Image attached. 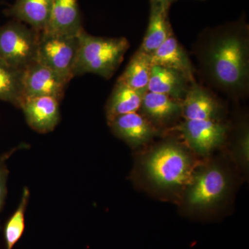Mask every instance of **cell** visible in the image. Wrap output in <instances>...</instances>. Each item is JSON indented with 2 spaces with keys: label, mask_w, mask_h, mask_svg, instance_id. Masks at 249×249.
Listing matches in <instances>:
<instances>
[{
  "label": "cell",
  "mask_w": 249,
  "mask_h": 249,
  "mask_svg": "<svg viewBox=\"0 0 249 249\" xmlns=\"http://www.w3.org/2000/svg\"><path fill=\"white\" fill-rule=\"evenodd\" d=\"M152 65L166 67L183 73L191 82L195 80V69L189 55L178 42L174 32L151 55Z\"/></svg>",
  "instance_id": "12"
},
{
  "label": "cell",
  "mask_w": 249,
  "mask_h": 249,
  "mask_svg": "<svg viewBox=\"0 0 249 249\" xmlns=\"http://www.w3.org/2000/svg\"><path fill=\"white\" fill-rule=\"evenodd\" d=\"M84 30L77 0H53L48 27L44 31L59 35L78 36Z\"/></svg>",
  "instance_id": "13"
},
{
  "label": "cell",
  "mask_w": 249,
  "mask_h": 249,
  "mask_svg": "<svg viewBox=\"0 0 249 249\" xmlns=\"http://www.w3.org/2000/svg\"><path fill=\"white\" fill-rule=\"evenodd\" d=\"M173 31L168 19V11L159 5L150 4L148 25L139 49L152 55Z\"/></svg>",
  "instance_id": "17"
},
{
  "label": "cell",
  "mask_w": 249,
  "mask_h": 249,
  "mask_svg": "<svg viewBox=\"0 0 249 249\" xmlns=\"http://www.w3.org/2000/svg\"><path fill=\"white\" fill-rule=\"evenodd\" d=\"M195 52L201 75L211 86L235 98L248 94L249 27L245 16L205 29Z\"/></svg>",
  "instance_id": "1"
},
{
  "label": "cell",
  "mask_w": 249,
  "mask_h": 249,
  "mask_svg": "<svg viewBox=\"0 0 249 249\" xmlns=\"http://www.w3.org/2000/svg\"><path fill=\"white\" fill-rule=\"evenodd\" d=\"M29 197L30 191L24 188L19 206L5 224L4 235L6 249H14L22 237L25 229V212Z\"/></svg>",
  "instance_id": "21"
},
{
  "label": "cell",
  "mask_w": 249,
  "mask_h": 249,
  "mask_svg": "<svg viewBox=\"0 0 249 249\" xmlns=\"http://www.w3.org/2000/svg\"><path fill=\"white\" fill-rule=\"evenodd\" d=\"M78 47V36L42 31L39 36L36 61L52 69L70 83L74 78Z\"/></svg>",
  "instance_id": "5"
},
{
  "label": "cell",
  "mask_w": 249,
  "mask_h": 249,
  "mask_svg": "<svg viewBox=\"0 0 249 249\" xmlns=\"http://www.w3.org/2000/svg\"><path fill=\"white\" fill-rule=\"evenodd\" d=\"M175 129L200 154L209 153L222 145L228 132L227 125L214 120H185Z\"/></svg>",
  "instance_id": "6"
},
{
  "label": "cell",
  "mask_w": 249,
  "mask_h": 249,
  "mask_svg": "<svg viewBox=\"0 0 249 249\" xmlns=\"http://www.w3.org/2000/svg\"><path fill=\"white\" fill-rule=\"evenodd\" d=\"M191 83L193 82L180 72L159 65H152L147 91L162 93L181 101Z\"/></svg>",
  "instance_id": "14"
},
{
  "label": "cell",
  "mask_w": 249,
  "mask_h": 249,
  "mask_svg": "<svg viewBox=\"0 0 249 249\" xmlns=\"http://www.w3.org/2000/svg\"><path fill=\"white\" fill-rule=\"evenodd\" d=\"M28 124L36 132L46 134L55 128L60 120V101L40 96L25 98L20 107Z\"/></svg>",
  "instance_id": "10"
},
{
  "label": "cell",
  "mask_w": 249,
  "mask_h": 249,
  "mask_svg": "<svg viewBox=\"0 0 249 249\" xmlns=\"http://www.w3.org/2000/svg\"><path fill=\"white\" fill-rule=\"evenodd\" d=\"M24 71L11 66L0 58V101L20 107L24 101Z\"/></svg>",
  "instance_id": "20"
},
{
  "label": "cell",
  "mask_w": 249,
  "mask_h": 249,
  "mask_svg": "<svg viewBox=\"0 0 249 249\" xmlns=\"http://www.w3.org/2000/svg\"><path fill=\"white\" fill-rule=\"evenodd\" d=\"M145 169L152 182L161 188L183 186L193 178L189 156L174 142H165L155 149L145 160Z\"/></svg>",
  "instance_id": "3"
},
{
  "label": "cell",
  "mask_w": 249,
  "mask_h": 249,
  "mask_svg": "<svg viewBox=\"0 0 249 249\" xmlns=\"http://www.w3.org/2000/svg\"><path fill=\"white\" fill-rule=\"evenodd\" d=\"M181 104L185 120L218 121L222 111L218 98L196 81L191 83Z\"/></svg>",
  "instance_id": "9"
},
{
  "label": "cell",
  "mask_w": 249,
  "mask_h": 249,
  "mask_svg": "<svg viewBox=\"0 0 249 249\" xmlns=\"http://www.w3.org/2000/svg\"><path fill=\"white\" fill-rule=\"evenodd\" d=\"M139 109L152 124H165L181 114V104L167 95L147 91L142 96Z\"/></svg>",
  "instance_id": "16"
},
{
  "label": "cell",
  "mask_w": 249,
  "mask_h": 249,
  "mask_svg": "<svg viewBox=\"0 0 249 249\" xmlns=\"http://www.w3.org/2000/svg\"><path fill=\"white\" fill-rule=\"evenodd\" d=\"M53 0H16L6 11L7 16L39 32L48 27Z\"/></svg>",
  "instance_id": "15"
},
{
  "label": "cell",
  "mask_w": 249,
  "mask_h": 249,
  "mask_svg": "<svg viewBox=\"0 0 249 249\" xmlns=\"http://www.w3.org/2000/svg\"><path fill=\"white\" fill-rule=\"evenodd\" d=\"M227 185V177L222 170L211 167L193 178L187 201L192 207H209L222 199Z\"/></svg>",
  "instance_id": "8"
},
{
  "label": "cell",
  "mask_w": 249,
  "mask_h": 249,
  "mask_svg": "<svg viewBox=\"0 0 249 249\" xmlns=\"http://www.w3.org/2000/svg\"><path fill=\"white\" fill-rule=\"evenodd\" d=\"M25 147L29 146L27 144H21L20 145L16 147V148L12 149L10 151L0 155V212L2 209L5 199H6V196H7L6 183H7L9 171L8 170L7 165H6V160H9L15 152L17 151L19 149L24 148ZM0 228H1V225H0Z\"/></svg>",
  "instance_id": "22"
},
{
  "label": "cell",
  "mask_w": 249,
  "mask_h": 249,
  "mask_svg": "<svg viewBox=\"0 0 249 249\" xmlns=\"http://www.w3.org/2000/svg\"><path fill=\"white\" fill-rule=\"evenodd\" d=\"M107 124L118 137L134 146L148 142L157 133L151 123L137 112L117 116Z\"/></svg>",
  "instance_id": "11"
},
{
  "label": "cell",
  "mask_w": 249,
  "mask_h": 249,
  "mask_svg": "<svg viewBox=\"0 0 249 249\" xmlns=\"http://www.w3.org/2000/svg\"><path fill=\"white\" fill-rule=\"evenodd\" d=\"M40 32L20 21L0 27V58L11 66L25 70L37 60Z\"/></svg>",
  "instance_id": "4"
},
{
  "label": "cell",
  "mask_w": 249,
  "mask_h": 249,
  "mask_svg": "<svg viewBox=\"0 0 249 249\" xmlns=\"http://www.w3.org/2000/svg\"><path fill=\"white\" fill-rule=\"evenodd\" d=\"M177 0H150V4L159 5L166 11H169L170 6Z\"/></svg>",
  "instance_id": "23"
},
{
  "label": "cell",
  "mask_w": 249,
  "mask_h": 249,
  "mask_svg": "<svg viewBox=\"0 0 249 249\" xmlns=\"http://www.w3.org/2000/svg\"><path fill=\"white\" fill-rule=\"evenodd\" d=\"M68 83L52 69L36 61L24 71V99L49 96L60 101Z\"/></svg>",
  "instance_id": "7"
},
{
  "label": "cell",
  "mask_w": 249,
  "mask_h": 249,
  "mask_svg": "<svg viewBox=\"0 0 249 249\" xmlns=\"http://www.w3.org/2000/svg\"><path fill=\"white\" fill-rule=\"evenodd\" d=\"M78 39L74 77L94 73L109 79L120 66L129 47L126 37H98L90 35L85 29L80 33Z\"/></svg>",
  "instance_id": "2"
},
{
  "label": "cell",
  "mask_w": 249,
  "mask_h": 249,
  "mask_svg": "<svg viewBox=\"0 0 249 249\" xmlns=\"http://www.w3.org/2000/svg\"><path fill=\"white\" fill-rule=\"evenodd\" d=\"M152 66L151 55L139 49L117 81L132 89L145 93L147 91Z\"/></svg>",
  "instance_id": "19"
},
{
  "label": "cell",
  "mask_w": 249,
  "mask_h": 249,
  "mask_svg": "<svg viewBox=\"0 0 249 249\" xmlns=\"http://www.w3.org/2000/svg\"><path fill=\"white\" fill-rule=\"evenodd\" d=\"M144 93L132 89L121 82L116 81L106 104L107 123L117 116L137 112L142 104Z\"/></svg>",
  "instance_id": "18"
}]
</instances>
